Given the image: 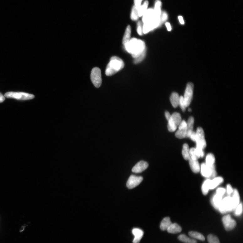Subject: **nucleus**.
I'll list each match as a JSON object with an SVG mask.
<instances>
[{
  "instance_id": "1",
  "label": "nucleus",
  "mask_w": 243,
  "mask_h": 243,
  "mask_svg": "<svg viewBox=\"0 0 243 243\" xmlns=\"http://www.w3.org/2000/svg\"><path fill=\"white\" fill-rule=\"evenodd\" d=\"M125 50L135 59L136 58L146 50L144 41L136 38H132L124 46Z\"/></svg>"
},
{
  "instance_id": "2",
  "label": "nucleus",
  "mask_w": 243,
  "mask_h": 243,
  "mask_svg": "<svg viewBox=\"0 0 243 243\" xmlns=\"http://www.w3.org/2000/svg\"><path fill=\"white\" fill-rule=\"evenodd\" d=\"M124 66V63L121 59L117 56H113L106 68V75L108 76H112L122 69Z\"/></svg>"
},
{
  "instance_id": "3",
  "label": "nucleus",
  "mask_w": 243,
  "mask_h": 243,
  "mask_svg": "<svg viewBox=\"0 0 243 243\" xmlns=\"http://www.w3.org/2000/svg\"><path fill=\"white\" fill-rule=\"evenodd\" d=\"M182 117L179 113L176 112L174 113L168 121V129L170 132H174L182 121Z\"/></svg>"
},
{
  "instance_id": "4",
  "label": "nucleus",
  "mask_w": 243,
  "mask_h": 243,
  "mask_svg": "<svg viewBox=\"0 0 243 243\" xmlns=\"http://www.w3.org/2000/svg\"><path fill=\"white\" fill-rule=\"evenodd\" d=\"M7 98L21 100H27L33 99L34 96L32 94L23 92H8L5 94Z\"/></svg>"
},
{
  "instance_id": "5",
  "label": "nucleus",
  "mask_w": 243,
  "mask_h": 243,
  "mask_svg": "<svg viewBox=\"0 0 243 243\" xmlns=\"http://www.w3.org/2000/svg\"><path fill=\"white\" fill-rule=\"evenodd\" d=\"M91 80L94 86L97 88L99 87L102 84V80L100 69L98 67L92 69L91 75Z\"/></svg>"
},
{
  "instance_id": "6",
  "label": "nucleus",
  "mask_w": 243,
  "mask_h": 243,
  "mask_svg": "<svg viewBox=\"0 0 243 243\" xmlns=\"http://www.w3.org/2000/svg\"><path fill=\"white\" fill-rule=\"evenodd\" d=\"M195 142L196 143V147L203 149L206 147L207 144L205 138L204 131L201 127L198 128L196 132Z\"/></svg>"
},
{
  "instance_id": "7",
  "label": "nucleus",
  "mask_w": 243,
  "mask_h": 243,
  "mask_svg": "<svg viewBox=\"0 0 243 243\" xmlns=\"http://www.w3.org/2000/svg\"><path fill=\"white\" fill-rule=\"evenodd\" d=\"M218 209L222 214L233 210L232 197H227L223 199L221 202Z\"/></svg>"
},
{
  "instance_id": "8",
  "label": "nucleus",
  "mask_w": 243,
  "mask_h": 243,
  "mask_svg": "<svg viewBox=\"0 0 243 243\" xmlns=\"http://www.w3.org/2000/svg\"><path fill=\"white\" fill-rule=\"evenodd\" d=\"M193 85L191 82L188 83L185 90L183 97L185 107H188L190 104L193 97Z\"/></svg>"
},
{
  "instance_id": "9",
  "label": "nucleus",
  "mask_w": 243,
  "mask_h": 243,
  "mask_svg": "<svg viewBox=\"0 0 243 243\" xmlns=\"http://www.w3.org/2000/svg\"><path fill=\"white\" fill-rule=\"evenodd\" d=\"M201 173L203 176L206 177H214L216 175L214 166L210 167L206 163H203L201 166Z\"/></svg>"
},
{
  "instance_id": "10",
  "label": "nucleus",
  "mask_w": 243,
  "mask_h": 243,
  "mask_svg": "<svg viewBox=\"0 0 243 243\" xmlns=\"http://www.w3.org/2000/svg\"><path fill=\"white\" fill-rule=\"evenodd\" d=\"M222 222L224 228L227 231H230L235 228L236 223L235 220L232 219L230 215L228 214L224 216Z\"/></svg>"
},
{
  "instance_id": "11",
  "label": "nucleus",
  "mask_w": 243,
  "mask_h": 243,
  "mask_svg": "<svg viewBox=\"0 0 243 243\" xmlns=\"http://www.w3.org/2000/svg\"><path fill=\"white\" fill-rule=\"evenodd\" d=\"M143 180L142 177L132 175L127 181L126 186L129 189L134 188L138 186L142 182Z\"/></svg>"
},
{
  "instance_id": "12",
  "label": "nucleus",
  "mask_w": 243,
  "mask_h": 243,
  "mask_svg": "<svg viewBox=\"0 0 243 243\" xmlns=\"http://www.w3.org/2000/svg\"><path fill=\"white\" fill-rule=\"evenodd\" d=\"M148 164L146 162L140 161L136 164L132 169V172L136 173H140L147 168Z\"/></svg>"
},
{
  "instance_id": "13",
  "label": "nucleus",
  "mask_w": 243,
  "mask_h": 243,
  "mask_svg": "<svg viewBox=\"0 0 243 243\" xmlns=\"http://www.w3.org/2000/svg\"><path fill=\"white\" fill-rule=\"evenodd\" d=\"M132 233L135 236L133 243H139L143 236V231L139 228H134L132 230Z\"/></svg>"
},
{
  "instance_id": "14",
  "label": "nucleus",
  "mask_w": 243,
  "mask_h": 243,
  "mask_svg": "<svg viewBox=\"0 0 243 243\" xmlns=\"http://www.w3.org/2000/svg\"><path fill=\"white\" fill-rule=\"evenodd\" d=\"M233 194L232 197L233 209L235 210L238 205L239 204L240 202V196L239 193L236 189H235L233 191Z\"/></svg>"
},
{
  "instance_id": "15",
  "label": "nucleus",
  "mask_w": 243,
  "mask_h": 243,
  "mask_svg": "<svg viewBox=\"0 0 243 243\" xmlns=\"http://www.w3.org/2000/svg\"><path fill=\"white\" fill-rule=\"evenodd\" d=\"M190 166L194 173H198L200 171V166L197 160H193L190 158L189 160Z\"/></svg>"
},
{
  "instance_id": "16",
  "label": "nucleus",
  "mask_w": 243,
  "mask_h": 243,
  "mask_svg": "<svg viewBox=\"0 0 243 243\" xmlns=\"http://www.w3.org/2000/svg\"><path fill=\"white\" fill-rule=\"evenodd\" d=\"M161 3L160 0H156V2L154 10V17L157 18H160L161 14Z\"/></svg>"
},
{
  "instance_id": "17",
  "label": "nucleus",
  "mask_w": 243,
  "mask_h": 243,
  "mask_svg": "<svg viewBox=\"0 0 243 243\" xmlns=\"http://www.w3.org/2000/svg\"><path fill=\"white\" fill-rule=\"evenodd\" d=\"M194 123V118L191 117L188 119L187 124V130L186 138H189L193 131Z\"/></svg>"
},
{
  "instance_id": "18",
  "label": "nucleus",
  "mask_w": 243,
  "mask_h": 243,
  "mask_svg": "<svg viewBox=\"0 0 243 243\" xmlns=\"http://www.w3.org/2000/svg\"><path fill=\"white\" fill-rule=\"evenodd\" d=\"M167 230L169 233L176 234L182 231V228L177 224H172Z\"/></svg>"
},
{
  "instance_id": "19",
  "label": "nucleus",
  "mask_w": 243,
  "mask_h": 243,
  "mask_svg": "<svg viewBox=\"0 0 243 243\" xmlns=\"http://www.w3.org/2000/svg\"><path fill=\"white\" fill-rule=\"evenodd\" d=\"M179 97L176 92H173L170 97V101L172 106L174 108H177L179 105Z\"/></svg>"
},
{
  "instance_id": "20",
  "label": "nucleus",
  "mask_w": 243,
  "mask_h": 243,
  "mask_svg": "<svg viewBox=\"0 0 243 243\" xmlns=\"http://www.w3.org/2000/svg\"><path fill=\"white\" fill-rule=\"evenodd\" d=\"M169 217H166L162 220L160 225V228L162 230H167L172 224Z\"/></svg>"
},
{
  "instance_id": "21",
  "label": "nucleus",
  "mask_w": 243,
  "mask_h": 243,
  "mask_svg": "<svg viewBox=\"0 0 243 243\" xmlns=\"http://www.w3.org/2000/svg\"><path fill=\"white\" fill-rule=\"evenodd\" d=\"M222 197L223 196L216 193L213 198L212 203L216 209H218L221 202L222 201Z\"/></svg>"
},
{
  "instance_id": "22",
  "label": "nucleus",
  "mask_w": 243,
  "mask_h": 243,
  "mask_svg": "<svg viewBox=\"0 0 243 243\" xmlns=\"http://www.w3.org/2000/svg\"><path fill=\"white\" fill-rule=\"evenodd\" d=\"M154 15V10L153 8H150L147 10L143 15V22L144 23H146L151 19Z\"/></svg>"
},
{
  "instance_id": "23",
  "label": "nucleus",
  "mask_w": 243,
  "mask_h": 243,
  "mask_svg": "<svg viewBox=\"0 0 243 243\" xmlns=\"http://www.w3.org/2000/svg\"><path fill=\"white\" fill-rule=\"evenodd\" d=\"M131 28L130 25L127 26L123 39V44L124 46L130 40Z\"/></svg>"
},
{
  "instance_id": "24",
  "label": "nucleus",
  "mask_w": 243,
  "mask_h": 243,
  "mask_svg": "<svg viewBox=\"0 0 243 243\" xmlns=\"http://www.w3.org/2000/svg\"><path fill=\"white\" fill-rule=\"evenodd\" d=\"M224 179L222 177H218L210 181V189H213L217 187L221 183L223 182Z\"/></svg>"
},
{
  "instance_id": "25",
  "label": "nucleus",
  "mask_w": 243,
  "mask_h": 243,
  "mask_svg": "<svg viewBox=\"0 0 243 243\" xmlns=\"http://www.w3.org/2000/svg\"><path fill=\"white\" fill-rule=\"evenodd\" d=\"M189 148L187 144H184L182 150V155L183 158L186 160H189L191 157L189 155Z\"/></svg>"
},
{
  "instance_id": "26",
  "label": "nucleus",
  "mask_w": 243,
  "mask_h": 243,
  "mask_svg": "<svg viewBox=\"0 0 243 243\" xmlns=\"http://www.w3.org/2000/svg\"><path fill=\"white\" fill-rule=\"evenodd\" d=\"M187 130V127L179 129L176 132L175 136L177 138L179 139H182L186 138Z\"/></svg>"
},
{
  "instance_id": "27",
  "label": "nucleus",
  "mask_w": 243,
  "mask_h": 243,
  "mask_svg": "<svg viewBox=\"0 0 243 243\" xmlns=\"http://www.w3.org/2000/svg\"><path fill=\"white\" fill-rule=\"evenodd\" d=\"M215 158L213 154L209 153L207 155L206 159V164L208 166L212 167L214 166Z\"/></svg>"
},
{
  "instance_id": "28",
  "label": "nucleus",
  "mask_w": 243,
  "mask_h": 243,
  "mask_svg": "<svg viewBox=\"0 0 243 243\" xmlns=\"http://www.w3.org/2000/svg\"><path fill=\"white\" fill-rule=\"evenodd\" d=\"M211 180L210 179H207L205 180L203 183L202 190V193L204 195H207L210 189V183Z\"/></svg>"
},
{
  "instance_id": "29",
  "label": "nucleus",
  "mask_w": 243,
  "mask_h": 243,
  "mask_svg": "<svg viewBox=\"0 0 243 243\" xmlns=\"http://www.w3.org/2000/svg\"><path fill=\"white\" fill-rule=\"evenodd\" d=\"M140 7L135 5L132 8L131 13V17L132 20L136 21L139 18L138 11Z\"/></svg>"
},
{
  "instance_id": "30",
  "label": "nucleus",
  "mask_w": 243,
  "mask_h": 243,
  "mask_svg": "<svg viewBox=\"0 0 243 243\" xmlns=\"http://www.w3.org/2000/svg\"><path fill=\"white\" fill-rule=\"evenodd\" d=\"M178 239L185 243H197V241L191 239L188 237L184 235H179L178 237Z\"/></svg>"
},
{
  "instance_id": "31",
  "label": "nucleus",
  "mask_w": 243,
  "mask_h": 243,
  "mask_svg": "<svg viewBox=\"0 0 243 243\" xmlns=\"http://www.w3.org/2000/svg\"><path fill=\"white\" fill-rule=\"evenodd\" d=\"M189 235L191 237L196 238L202 241L205 240V237L201 234L196 232L190 231L188 233Z\"/></svg>"
},
{
  "instance_id": "32",
  "label": "nucleus",
  "mask_w": 243,
  "mask_h": 243,
  "mask_svg": "<svg viewBox=\"0 0 243 243\" xmlns=\"http://www.w3.org/2000/svg\"><path fill=\"white\" fill-rule=\"evenodd\" d=\"M148 5V1H146L144 2L142 6H140L138 11L139 17H141L143 16L145 12L147 11Z\"/></svg>"
},
{
  "instance_id": "33",
  "label": "nucleus",
  "mask_w": 243,
  "mask_h": 243,
  "mask_svg": "<svg viewBox=\"0 0 243 243\" xmlns=\"http://www.w3.org/2000/svg\"><path fill=\"white\" fill-rule=\"evenodd\" d=\"M207 240L209 243H220L218 238L213 235L208 236Z\"/></svg>"
},
{
  "instance_id": "34",
  "label": "nucleus",
  "mask_w": 243,
  "mask_h": 243,
  "mask_svg": "<svg viewBox=\"0 0 243 243\" xmlns=\"http://www.w3.org/2000/svg\"><path fill=\"white\" fill-rule=\"evenodd\" d=\"M146 53V50H145L142 54L135 59L134 63L135 64H137L141 62L145 58Z\"/></svg>"
},
{
  "instance_id": "35",
  "label": "nucleus",
  "mask_w": 243,
  "mask_h": 243,
  "mask_svg": "<svg viewBox=\"0 0 243 243\" xmlns=\"http://www.w3.org/2000/svg\"><path fill=\"white\" fill-rule=\"evenodd\" d=\"M189 155L191 158L193 160H197L199 158L196 154L195 148H193L189 150Z\"/></svg>"
},
{
  "instance_id": "36",
  "label": "nucleus",
  "mask_w": 243,
  "mask_h": 243,
  "mask_svg": "<svg viewBox=\"0 0 243 243\" xmlns=\"http://www.w3.org/2000/svg\"><path fill=\"white\" fill-rule=\"evenodd\" d=\"M179 105L182 111L185 112L186 107H185L184 98L182 96H181L179 97Z\"/></svg>"
},
{
  "instance_id": "37",
  "label": "nucleus",
  "mask_w": 243,
  "mask_h": 243,
  "mask_svg": "<svg viewBox=\"0 0 243 243\" xmlns=\"http://www.w3.org/2000/svg\"><path fill=\"white\" fill-rule=\"evenodd\" d=\"M167 18L168 15L165 12H163L161 13L160 18V25H161L163 23H164L167 20Z\"/></svg>"
},
{
  "instance_id": "38",
  "label": "nucleus",
  "mask_w": 243,
  "mask_h": 243,
  "mask_svg": "<svg viewBox=\"0 0 243 243\" xmlns=\"http://www.w3.org/2000/svg\"><path fill=\"white\" fill-rule=\"evenodd\" d=\"M195 152L198 158L203 157L204 156V152L203 151V149L201 148L196 147L195 148Z\"/></svg>"
},
{
  "instance_id": "39",
  "label": "nucleus",
  "mask_w": 243,
  "mask_h": 243,
  "mask_svg": "<svg viewBox=\"0 0 243 243\" xmlns=\"http://www.w3.org/2000/svg\"><path fill=\"white\" fill-rule=\"evenodd\" d=\"M137 31L139 35L142 36L143 34V28L142 27V24L140 21H138L137 23Z\"/></svg>"
},
{
  "instance_id": "40",
  "label": "nucleus",
  "mask_w": 243,
  "mask_h": 243,
  "mask_svg": "<svg viewBox=\"0 0 243 243\" xmlns=\"http://www.w3.org/2000/svg\"><path fill=\"white\" fill-rule=\"evenodd\" d=\"M236 208L235 214L237 216L240 215L242 214V203H240V204L238 205Z\"/></svg>"
},
{
  "instance_id": "41",
  "label": "nucleus",
  "mask_w": 243,
  "mask_h": 243,
  "mask_svg": "<svg viewBox=\"0 0 243 243\" xmlns=\"http://www.w3.org/2000/svg\"><path fill=\"white\" fill-rule=\"evenodd\" d=\"M216 193L223 196L226 192V189L223 188H219L216 190Z\"/></svg>"
},
{
  "instance_id": "42",
  "label": "nucleus",
  "mask_w": 243,
  "mask_h": 243,
  "mask_svg": "<svg viewBox=\"0 0 243 243\" xmlns=\"http://www.w3.org/2000/svg\"><path fill=\"white\" fill-rule=\"evenodd\" d=\"M227 191L228 194H231L233 192V188L230 184H228L227 185Z\"/></svg>"
},
{
  "instance_id": "43",
  "label": "nucleus",
  "mask_w": 243,
  "mask_h": 243,
  "mask_svg": "<svg viewBox=\"0 0 243 243\" xmlns=\"http://www.w3.org/2000/svg\"><path fill=\"white\" fill-rule=\"evenodd\" d=\"M189 138L193 141L195 142L196 138V132L194 131H193Z\"/></svg>"
},
{
  "instance_id": "44",
  "label": "nucleus",
  "mask_w": 243,
  "mask_h": 243,
  "mask_svg": "<svg viewBox=\"0 0 243 243\" xmlns=\"http://www.w3.org/2000/svg\"><path fill=\"white\" fill-rule=\"evenodd\" d=\"M142 0H135V6L140 7V4L141 2H142Z\"/></svg>"
},
{
  "instance_id": "45",
  "label": "nucleus",
  "mask_w": 243,
  "mask_h": 243,
  "mask_svg": "<svg viewBox=\"0 0 243 243\" xmlns=\"http://www.w3.org/2000/svg\"><path fill=\"white\" fill-rule=\"evenodd\" d=\"M165 117L167 121H168L171 117V115L169 112H166L165 113Z\"/></svg>"
},
{
  "instance_id": "46",
  "label": "nucleus",
  "mask_w": 243,
  "mask_h": 243,
  "mask_svg": "<svg viewBox=\"0 0 243 243\" xmlns=\"http://www.w3.org/2000/svg\"><path fill=\"white\" fill-rule=\"evenodd\" d=\"M166 25L167 29V30L170 31L172 30V28L170 24L169 23H166Z\"/></svg>"
},
{
  "instance_id": "47",
  "label": "nucleus",
  "mask_w": 243,
  "mask_h": 243,
  "mask_svg": "<svg viewBox=\"0 0 243 243\" xmlns=\"http://www.w3.org/2000/svg\"><path fill=\"white\" fill-rule=\"evenodd\" d=\"M178 19L181 24H184V22L182 16H179L178 17Z\"/></svg>"
},
{
  "instance_id": "48",
  "label": "nucleus",
  "mask_w": 243,
  "mask_h": 243,
  "mask_svg": "<svg viewBox=\"0 0 243 243\" xmlns=\"http://www.w3.org/2000/svg\"><path fill=\"white\" fill-rule=\"evenodd\" d=\"M5 100V97L1 93H0V103L3 102Z\"/></svg>"
},
{
  "instance_id": "49",
  "label": "nucleus",
  "mask_w": 243,
  "mask_h": 243,
  "mask_svg": "<svg viewBox=\"0 0 243 243\" xmlns=\"http://www.w3.org/2000/svg\"><path fill=\"white\" fill-rule=\"evenodd\" d=\"M188 111L189 112H191V111H192V109H191V108H188Z\"/></svg>"
}]
</instances>
